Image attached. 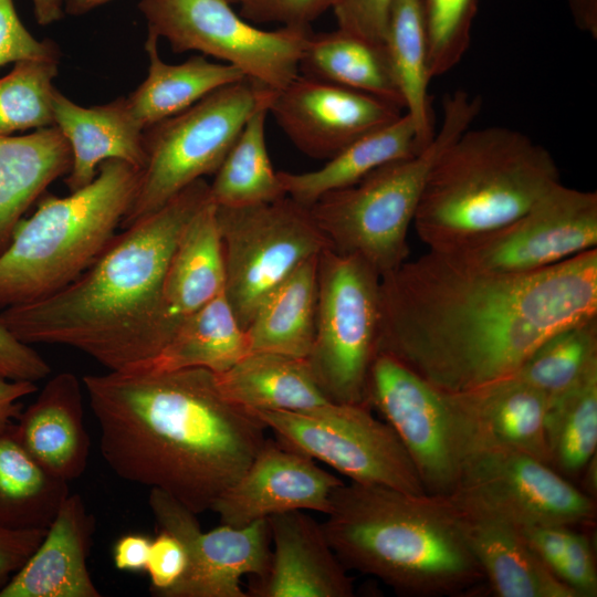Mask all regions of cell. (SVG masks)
<instances>
[{
    "label": "cell",
    "instance_id": "cell-48",
    "mask_svg": "<svg viewBox=\"0 0 597 597\" xmlns=\"http://www.w3.org/2000/svg\"><path fill=\"white\" fill-rule=\"evenodd\" d=\"M38 390L35 383L10 380L0 377V431L8 428L20 415V400Z\"/></svg>",
    "mask_w": 597,
    "mask_h": 597
},
{
    "label": "cell",
    "instance_id": "cell-34",
    "mask_svg": "<svg viewBox=\"0 0 597 597\" xmlns=\"http://www.w3.org/2000/svg\"><path fill=\"white\" fill-rule=\"evenodd\" d=\"M404 109L427 146L436 133L429 95L428 39L420 0H394L384 41Z\"/></svg>",
    "mask_w": 597,
    "mask_h": 597
},
{
    "label": "cell",
    "instance_id": "cell-5",
    "mask_svg": "<svg viewBox=\"0 0 597 597\" xmlns=\"http://www.w3.org/2000/svg\"><path fill=\"white\" fill-rule=\"evenodd\" d=\"M561 182L549 150L504 127H469L432 165L413 218L429 250L442 252L496 230Z\"/></svg>",
    "mask_w": 597,
    "mask_h": 597
},
{
    "label": "cell",
    "instance_id": "cell-17",
    "mask_svg": "<svg viewBox=\"0 0 597 597\" xmlns=\"http://www.w3.org/2000/svg\"><path fill=\"white\" fill-rule=\"evenodd\" d=\"M401 107L374 95L298 74L269 104L280 128L304 155L327 160L395 121Z\"/></svg>",
    "mask_w": 597,
    "mask_h": 597
},
{
    "label": "cell",
    "instance_id": "cell-6",
    "mask_svg": "<svg viewBox=\"0 0 597 597\" xmlns=\"http://www.w3.org/2000/svg\"><path fill=\"white\" fill-rule=\"evenodd\" d=\"M140 177L133 165L107 159L87 186L42 198L0 254V310L46 297L78 277L116 234Z\"/></svg>",
    "mask_w": 597,
    "mask_h": 597
},
{
    "label": "cell",
    "instance_id": "cell-26",
    "mask_svg": "<svg viewBox=\"0 0 597 597\" xmlns=\"http://www.w3.org/2000/svg\"><path fill=\"white\" fill-rule=\"evenodd\" d=\"M71 166L70 145L55 126L0 136V254L25 211Z\"/></svg>",
    "mask_w": 597,
    "mask_h": 597
},
{
    "label": "cell",
    "instance_id": "cell-27",
    "mask_svg": "<svg viewBox=\"0 0 597 597\" xmlns=\"http://www.w3.org/2000/svg\"><path fill=\"white\" fill-rule=\"evenodd\" d=\"M425 147L405 113L356 139L318 169L277 174L286 196L308 208L325 193L350 187L375 169L412 157Z\"/></svg>",
    "mask_w": 597,
    "mask_h": 597
},
{
    "label": "cell",
    "instance_id": "cell-10",
    "mask_svg": "<svg viewBox=\"0 0 597 597\" xmlns=\"http://www.w3.org/2000/svg\"><path fill=\"white\" fill-rule=\"evenodd\" d=\"M216 218L223 294L244 329L286 277L329 247L310 209L287 196L243 207L216 206Z\"/></svg>",
    "mask_w": 597,
    "mask_h": 597
},
{
    "label": "cell",
    "instance_id": "cell-22",
    "mask_svg": "<svg viewBox=\"0 0 597 597\" xmlns=\"http://www.w3.org/2000/svg\"><path fill=\"white\" fill-rule=\"evenodd\" d=\"M9 430L49 472L67 482L80 478L87 467L91 440L77 376L62 371L50 378Z\"/></svg>",
    "mask_w": 597,
    "mask_h": 597
},
{
    "label": "cell",
    "instance_id": "cell-15",
    "mask_svg": "<svg viewBox=\"0 0 597 597\" xmlns=\"http://www.w3.org/2000/svg\"><path fill=\"white\" fill-rule=\"evenodd\" d=\"M366 405L381 413L395 431L425 492L450 495L464 458L446 392L391 356L377 354L368 374Z\"/></svg>",
    "mask_w": 597,
    "mask_h": 597
},
{
    "label": "cell",
    "instance_id": "cell-44",
    "mask_svg": "<svg viewBox=\"0 0 597 597\" xmlns=\"http://www.w3.org/2000/svg\"><path fill=\"white\" fill-rule=\"evenodd\" d=\"M557 578L573 590L576 597L597 595V572L589 540L586 535L568 530L565 552Z\"/></svg>",
    "mask_w": 597,
    "mask_h": 597
},
{
    "label": "cell",
    "instance_id": "cell-19",
    "mask_svg": "<svg viewBox=\"0 0 597 597\" xmlns=\"http://www.w3.org/2000/svg\"><path fill=\"white\" fill-rule=\"evenodd\" d=\"M446 395L464 461L479 452L511 451L549 463L547 398L538 390L510 376Z\"/></svg>",
    "mask_w": 597,
    "mask_h": 597
},
{
    "label": "cell",
    "instance_id": "cell-23",
    "mask_svg": "<svg viewBox=\"0 0 597 597\" xmlns=\"http://www.w3.org/2000/svg\"><path fill=\"white\" fill-rule=\"evenodd\" d=\"M223 289L216 206L209 201L187 223L167 268L155 324L156 356L181 323L223 293Z\"/></svg>",
    "mask_w": 597,
    "mask_h": 597
},
{
    "label": "cell",
    "instance_id": "cell-16",
    "mask_svg": "<svg viewBox=\"0 0 597 597\" xmlns=\"http://www.w3.org/2000/svg\"><path fill=\"white\" fill-rule=\"evenodd\" d=\"M148 503L159 528L176 535L188 554L186 573L163 597H248L242 577L261 578L268 572V519L203 532L197 515L165 492L150 489Z\"/></svg>",
    "mask_w": 597,
    "mask_h": 597
},
{
    "label": "cell",
    "instance_id": "cell-1",
    "mask_svg": "<svg viewBox=\"0 0 597 597\" xmlns=\"http://www.w3.org/2000/svg\"><path fill=\"white\" fill-rule=\"evenodd\" d=\"M377 354L437 389L512 376L557 329L597 316V248L541 271L492 274L429 250L380 276Z\"/></svg>",
    "mask_w": 597,
    "mask_h": 597
},
{
    "label": "cell",
    "instance_id": "cell-52",
    "mask_svg": "<svg viewBox=\"0 0 597 597\" xmlns=\"http://www.w3.org/2000/svg\"><path fill=\"white\" fill-rule=\"evenodd\" d=\"M226 1L233 6V4H241L243 0H226Z\"/></svg>",
    "mask_w": 597,
    "mask_h": 597
},
{
    "label": "cell",
    "instance_id": "cell-36",
    "mask_svg": "<svg viewBox=\"0 0 597 597\" xmlns=\"http://www.w3.org/2000/svg\"><path fill=\"white\" fill-rule=\"evenodd\" d=\"M544 426L551 465L564 476L582 472L597 447V365L547 399Z\"/></svg>",
    "mask_w": 597,
    "mask_h": 597
},
{
    "label": "cell",
    "instance_id": "cell-39",
    "mask_svg": "<svg viewBox=\"0 0 597 597\" xmlns=\"http://www.w3.org/2000/svg\"><path fill=\"white\" fill-rule=\"evenodd\" d=\"M480 0H420L431 78L454 69L469 50Z\"/></svg>",
    "mask_w": 597,
    "mask_h": 597
},
{
    "label": "cell",
    "instance_id": "cell-7",
    "mask_svg": "<svg viewBox=\"0 0 597 597\" xmlns=\"http://www.w3.org/2000/svg\"><path fill=\"white\" fill-rule=\"evenodd\" d=\"M481 105L478 94L464 90L448 94L442 123L421 151L386 164L308 207L329 248L363 259L380 276L406 262L408 230L428 174L444 148L471 127Z\"/></svg>",
    "mask_w": 597,
    "mask_h": 597
},
{
    "label": "cell",
    "instance_id": "cell-42",
    "mask_svg": "<svg viewBox=\"0 0 597 597\" xmlns=\"http://www.w3.org/2000/svg\"><path fill=\"white\" fill-rule=\"evenodd\" d=\"M188 554L184 543L167 530L159 528L151 538L146 570L153 595L163 597L184 576Z\"/></svg>",
    "mask_w": 597,
    "mask_h": 597
},
{
    "label": "cell",
    "instance_id": "cell-24",
    "mask_svg": "<svg viewBox=\"0 0 597 597\" xmlns=\"http://www.w3.org/2000/svg\"><path fill=\"white\" fill-rule=\"evenodd\" d=\"M52 107L54 126L67 140L72 153V166L65 178L71 192L91 184L98 166L107 159H119L144 169L147 159L144 129L132 115L126 97L84 107L55 87Z\"/></svg>",
    "mask_w": 597,
    "mask_h": 597
},
{
    "label": "cell",
    "instance_id": "cell-29",
    "mask_svg": "<svg viewBox=\"0 0 597 597\" xmlns=\"http://www.w3.org/2000/svg\"><path fill=\"white\" fill-rule=\"evenodd\" d=\"M145 50L149 57L147 76L126 96L132 115L144 130L245 77L235 66L210 62L205 55H193L179 64L166 63L158 53V39L150 35Z\"/></svg>",
    "mask_w": 597,
    "mask_h": 597
},
{
    "label": "cell",
    "instance_id": "cell-4",
    "mask_svg": "<svg viewBox=\"0 0 597 597\" xmlns=\"http://www.w3.org/2000/svg\"><path fill=\"white\" fill-rule=\"evenodd\" d=\"M326 516L323 530L343 565L398 594L454 595L484 580L451 495L344 482Z\"/></svg>",
    "mask_w": 597,
    "mask_h": 597
},
{
    "label": "cell",
    "instance_id": "cell-8",
    "mask_svg": "<svg viewBox=\"0 0 597 597\" xmlns=\"http://www.w3.org/2000/svg\"><path fill=\"white\" fill-rule=\"evenodd\" d=\"M273 92L244 77L147 127L146 165L121 227L157 211L196 180L216 174L249 117Z\"/></svg>",
    "mask_w": 597,
    "mask_h": 597
},
{
    "label": "cell",
    "instance_id": "cell-49",
    "mask_svg": "<svg viewBox=\"0 0 597 597\" xmlns=\"http://www.w3.org/2000/svg\"><path fill=\"white\" fill-rule=\"evenodd\" d=\"M575 25L594 40L597 39V0H567Z\"/></svg>",
    "mask_w": 597,
    "mask_h": 597
},
{
    "label": "cell",
    "instance_id": "cell-18",
    "mask_svg": "<svg viewBox=\"0 0 597 597\" xmlns=\"http://www.w3.org/2000/svg\"><path fill=\"white\" fill-rule=\"evenodd\" d=\"M344 481L314 459L266 439L241 476L213 503L221 524L243 527L290 511L327 514L334 490Z\"/></svg>",
    "mask_w": 597,
    "mask_h": 597
},
{
    "label": "cell",
    "instance_id": "cell-31",
    "mask_svg": "<svg viewBox=\"0 0 597 597\" xmlns=\"http://www.w3.org/2000/svg\"><path fill=\"white\" fill-rule=\"evenodd\" d=\"M318 255L302 263L259 306L245 328L250 352L308 356L315 336Z\"/></svg>",
    "mask_w": 597,
    "mask_h": 597
},
{
    "label": "cell",
    "instance_id": "cell-40",
    "mask_svg": "<svg viewBox=\"0 0 597 597\" xmlns=\"http://www.w3.org/2000/svg\"><path fill=\"white\" fill-rule=\"evenodd\" d=\"M337 0H243L240 15L253 24L311 28Z\"/></svg>",
    "mask_w": 597,
    "mask_h": 597
},
{
    "label": "cell",
    "instance_id": "cell-32",
    "mask_svg": "<svg viewBox=\"0 0 597 597\" xmlns=\"http://www.w3.org/2000/svg\"><path fill=\"white\" fill-rule=\"evenodd\" d=\"M249 353L245 329L221 293L186 318L158 355L136 371L205 368L220 374Z\"/></svg>",
    "mask_w": 597,
    "mask_h": 597
},
{
    "label": "cell",
    "instance_id": "cell-35",
    "mask_svg": "<svg viewBox=\"0 0 597 597\" xmlns=\"http://www.w3.org/2000/svg\"><path fill=\"white\" fill-rule=\"evenodd\" d=\"M273 93L249 117L209 184V200L214 206L243 207L286 196L266 147L265 123Z\"/></svg>",
    "mask_w": 597,
    "mask_h": 597
},
{
    "label": "cell",
    "instance_id": "cell-38",
    "mask_svg": "<svg viewBox=\"0 0 597 597\" xmlns=\"http://www.w3.org/2000/svg\"><path fill=\"white\" fill-rule=\"evenodd\" d=\"M59 60H21L0 78V136L54 126L52 94Z\"/></svg>",
    "mask_w": 597,
    "mask_h": 597
},
{
    "label": "cell",
    "instance_id": "cell-41",
    "mask_svg": "<svg viewBox=\"0 0 597 597\" xmlns=\"http://www.w3.org/2000/svg\"><path fill=\"white\" fill-rule=\"evenodd\" d=\"M49 57H60L57 45L48 39H35L21 22L13 0H0V66Z\"/></svg>",
    "mask_w": 597,
    "mask_h": 597
},
{
    "label": "cell",
    "instance_id": "cell-20",
    "mask_svg": "<svg viewBox=\"0 0 597 597\" xmlns=\"http://www.w3.org/2000/svg\"><path fill=\"white\" fill-rule=\"evenodd\" d=\"M273 552L268 572L255 578L248 597H353V578L322 524L296 510L268 519Z\"/></svg>",
    "mask_w": 597,
    "mask_h": 597
},
{
    "label": "cell",
    "instance_id": "cell-51",
    "mask_svg": "<svg viewBox=\"0 0 597 597\" xmlns=\"http://www.w3.org/2000/svg\"><path fill=\"white\" fill-rule=\"evenodd\" d=\"M112 0H63L64 12L70 15L85 14Z\"/></svg>",
    "mask_w": 597,
    "mask_h": 597
},
{
    "label": "cell",
    "instance_id": "cell-28",
    "mask_svg": "<svg viewBox=\"0 0 597 597\" xmlns=\"http://www.w3.org/2000/svg\"><path fill=\"white\" fill-rule=\"evenodd\" d=\"M216 377L222 392L249 410L311 413L333 402L320 389L305 358L250 352Z\"/></svg>",
    "mask_w": 597,
    "mask_h": 597
},
{
    "label": "cell",
    "instance_id": "cell-50",
    "mask_svg": "<svg viewBox=\"0 0 597 597\" xmlns=\"http://www.w3.org/2000/svg\"><path fill=\"white\" fill-rule=\"evenodd\" d=\"M34 15L40 25L60 21L64 15L63 0H32Z\"/></svg>",
    "mask_w": 597,
    "mask_h": 597
},
{
    "label": "cell",
    "instance_id": "cell-9",
    "mask_svg": "<svg viewBox=\"0 0 597 597\" xmlns=\"http://www.w3.org/2000/svg\"><path fill=\"white\" fill-rule=\"evenodd\" d=\"M317 284L315 336L306 357L311 373L328 400L366 405L377 355L380 275L363 259L328 247L318 255Z\"/></svg>",
    "mask_w": 597,
    "mask_h": 597
},
{
    "label": "cell",
    "instance_id": "cell-2",
    "mask_svg": "<svg viewBox=\"0 0 597 597\" xmlns=\"http://www.w3.org/2000/svg\"><path fill=\"white\" fill-rule=\"evenodd\" d=\"M82 381L112 471L196 515L211 510L268 439L264 423L205 368L108 371Z\"/></svg>",
    "mask_w": 597,
    "mask_h": 597
},
{
    "label": "cell",
    "instance_id": "cell-12",
    "mask_svg": "<svg viewBox=\"0 0 597 597\" xmlns=\"http://www.w3.org/2000/svg\"><path fill=\"white\" fill-rule=\"evenodd\" d=\"M284 444L352 482L426 493L406 449L366 405L331 402L311 413L251 410Z\"/></svg>",
    "mask_w": 597,
    "mask_h": 597
},
{
    "label": "cell",
    "instance_id": "cell-43",
    "mask_svg": "<svg viewBox=\"0 0 597 597\" xmlns=\"http://www.w3.org/2000/svg\"><path fill=\"white\" fill-rule=\"evenodd\" d=\"M394 0H337L332 9L338 29L384 44Z\"/></svg>",
    "mask_w": 597,
    "mask_h": 597
},
{
    "label": "cell",
    "instance_id": "cell-21",
    "mask_svg": "<svg viewBox=\"0 0 597 597\" xmlns=\"http://www.w3.org/2000/svg\"><path fill=\"white\" fill-rule=\"evenodd\" d=\"M95 517L71 494L40 545L0 589V597H101L87 568Z\"/></svg>",
    "mask_w": 597,
    "mask_h": 597
},
{
    "label": "cell",
    "instance_id": "cell-3",
    "mask_svg": "<svg viewBox=\"0 0 597 597\" xmlns=\"http://www.w3.org/2000/svg\"><path fill=\"white\" fill-rule=\"evenodd\" d=\"M209 201V184L196 180L123 228L72 283L1 310L0 323L29 345L75 348L108 371L142 369L156 356L155 324L170 259L187 223Z\"/></svg>",
    "mask_w": 597,
    "mask_h": 597
},
{
    "label": "cell",
    "instance_id": "cell-46",
    "mask_svg": "<svg viewBox=\"0 0 597 597\" xmlns=\"http://www.w3.org/2000/svg\"><path fill=\"white\" fill-rule=\"evenodd\" d=\"M45 533L46 530L0 527V589L23 566Z\"/></svg>",
    "mask_w": 597,
    "mask_h": 597
},
{
    "label": "cell",
    "instance_id": "cell-37",
    "mask_svg": "<svg viewBox=\"0 0 597 597\" xmlns=\"http://www.w3.org/2000/svg\"><path fill=\"white\" fill-rule=\"evenodd\" d=\"M597 365V316L544 338L512 375L547 399L565 391Z\"/></svg>",
    "mask_w": 597,
    "mask_h": 597
},
{
    "label": "cell",
    "instance_id": "cell-11",
    "mask_svg": "<svg viewBox=\"0 0 597 597\" xmlns=\"http://www.w3.org/2000/svg\"><path fill=\"white\" fill-rule=\"evenodd\" d=\"M147 35L164 38L172 52L199 51L239 69L254 83L279 91L298 72L311 28L263 30L226 0H139Z\"/></svg>",
    "mask_w": 597,
    "mask_h": 597
},
{
    "label": "cell",
    "instance_id": "cell-47",
    "mask_svg": "<svg viewBox=\"0 0 597 597\" xmlns=\"http://www.w3.org/2000/svg\"><path fill=\"white\" fill-rule=\"evenodd\" d=\"M151 538L140 533H128L114 544L112 556L114 566L123 572L146 570Z\"/></svg>",
    "mask_w": 597,
    "mask_h": 597
},
{
    "label": "cell",
    "instance_id": "cell-33",
    "mask_svg": "<svg viewBox=\"0 0 597 597\" xmlns=\"http://www.w3.org/2000/svg\"><path fill=\"white\" fill-rule=\"evenodd\" d=\"M9 426L0 431V527L46 530L70 495L69 482L44 469Z\"/></svg>",
    "mask_w": 597,
    "mask_h": 597
},
{
    "label": "cell",
    "instance_id": "cell-30",
    "mask_svg": "<svg viewBox=\"0 0 597 597\" xmlns=\"http://www.w3.org/2000/svg\"><path fill=\"white\" fill-rule=\"evenodd\" d=\"M298 72L374 95L404 109L385 44L341 29L312 32L301 55Z\"/></svg>",
    "mask_w": 597,
    "mask_h": 597
},
{
    "label": "cell",
    "instance_id": "cell-45",
    "mask_svg": "<svg viewBox=\"0 0 597 597\" xmlns=\"http://www.w3.org/2000/svg\"><path fill=\"white\" fill-rule=\"evenodd\" d=\"M50 374L49 363L0 323V377L36 383Z\"/></svg>",
    "mask_w": 597,
    "mask_h": 597
},
{
    "label": "cell",
    "instance_id": "cell-14",
    "mask_svg": "<svg viewBox=\"0 0 597 597\" xmlns=\"http://www.w3.org/2000/svg\"><path fill=\"white\" fill-rule=\"evenodd\" d=\"M457 503L516 526L590 522V496L549 463L511 451H484L468 457L455 490Z\"/></svg>",
    "mask_w": 597,
    "mask_h": 597
},
{
    "label": "cell",
    "instance_id": "cell-13",
    "mask_svg": "<svg viewBox=\"0 0 597 597\" xmlns=\"http://www.w3.org/2000/svg\"><path fill=\"white\" fill-rule=\"evenodd\" d=\"M595 248L597 193L559 182L511 222L439 253L478 272L526 274Z\"/></svg>",
    "mask_w": 597,
    "mask_h": 597
},
{
    "label": "cell",
    "instance_id": "cell-25",
    "mask_svg": "<svg viewBox=\"0 0 597 597\" xmlns=\"http://www.w3.org/2000/svg\"><path fill=\"white\" fill-rule=\"evenodd\" d=\"M455 504L467 544L494 596L576 597L542 563L516 525Z\"/></svg>",
    "mask_w": 597,
    "mask_h": 597
}]
</instances>
